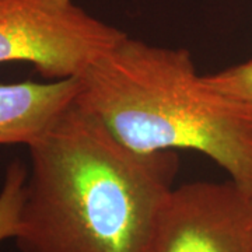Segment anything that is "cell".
I'll return each mask as SVG.
<instances>
[{
	"label": "cell",
	"instance_id": "1",
	"mask_svg": "<svg viewBox=\"0 0 252 252\" xmlns=\"http://www.w3.org/2000/svg\"><path fill=\"white\" fill-rule=\"evenodd\" d=\"M28 150L18 251L147 252L177 152H136L76 99Z\"/></svg>",
	"mask_w": 252,
	"mask_h": 252
},
{
	"label": "cell",
	"instance_id": "2",
	"mask_svg": "<svg viewBox=\"0 0 252 252\" xmlns=\"http://www.w3.org/2000/svg\"><path fill=\"white\" fill-rule=\"evenodd\" d=\"M76 102L136 152L206 154L252 195V117L207 84L188 49L127 35L79 77Z\"/></svg>",
	"mask_w": 252,
	"mask_h": 252
},
{
	"label": "cell",
	"instance_id": "3",
	"mask_svg": "<svg viewBox=\"0 0 252 252\" xmlns=\"http://www.w3.org/2000/svg\"><path fill=\"white\" fill-rule=\"evenodd\" d=\"M126 36L74 0H0V64L30 63L48 80L79 79Z\"/></svg>",
	"mask_w": 252,
	"mask_h": 252
},
{
	"label": "cell",
	"instance_id": "4",
	"mask_svg": "<svg viewBox=\"0 0 252 252\" xmlns=\"http://www.w3.org/2000/svg\"><path fill=\"white\" fill-rule=\"evenodd\" d=\"M147 252H252V195L231 180L174 187Z\"/></svg>",
	"mask_w": 252,
	"mask_h": 252
},
{
	"label": "cell",
	"instance_id": "5",
	"mask_svg": "<svg viewBox=\"0 0 252 252\" xmlns=\"http://www.w3.org/2000/svg\"><path fill=\"white\" fill-rule=\"evenodd\" d=\"M79 93V79L0 83V144L30 146L48 130Z\"/></svg>",
	"mask_w": 252,
	"mask_h": 252
},
{
	"label": "cell",
	"instance_id": "6",
	"mask_svg": "<svg viewBox=\"0 0 252 252\" xmlns=\"http://www.w3.org/2000/svg\"><path fill=\"white\" fill-rule=\"evenodd\" d=\"M27 178L28 167L24 162L18 158L9 162L0 189V244L17 235Z\"/></svg>",
	"mask_w": 252,
	"mask_h": 252
},
{
	"label": "cell",
	"instance_id": "7",
	"mask_svg": "<svg viewBox=\"0 0 252 252\" xmlns=\"http://www.w3.org/2000/svg\"><path fill=\"white\" fill-rule=\"evenodd\" d=\"M203 77L212 89L252 117V59Z\"/></svg>",
	"mask_w": 252,
	"mask_h": 252
}]
</instances>
